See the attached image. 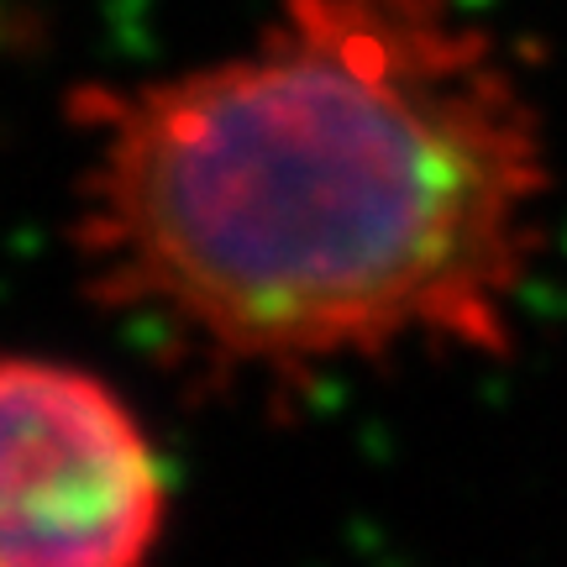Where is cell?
Segmentation results:
<instances>
[{"label": "cell", "instance_id": "obj_1", "mask_svg": "<svg viewBox=\"0 0 567 567\" xmlns=\"http://www.w3.org/2000/svg\"><path fill=\"white\" fill-rule=\"evenodd\" d=\"M69 126L84 295L221 384L515 347L547 122L473 0H274L221 59L80 84Z\"/></svg>", "mask_w": 567, "mask_h": 567}, {"label": "cell", "instance_id": "obj_2", "mask_svg": "<svg viewBox=\"0 0 567 567\" xmlns=\"http://www.w3.org/2000/svg\"><path fill=\"white\" fill-rule=\"evenodd\" d=\"M168 515L163 452L122 389L0 352V567H147Z\"/></svg>", "mask_w": 567, "mask_h": 567}, {"label": "cell", "instance_id": "obj_3", "mask_svg": "<svg viewBox=\"0 0 567 567\" xmlns=\"http://www.w3.org/2000/svg\"><path fill=\"white\" fill-rule=\"evenodd\" d=\"M0 38H6V0H0Z\"/></svg>", "mask_w": 567, "mask_h": 567}]
</instances>
